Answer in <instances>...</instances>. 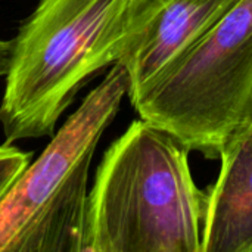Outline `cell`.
Segmentation results:
<instances>
[{"mask_svg": "<svg viewBox=\"0 0 252 252\" xmlns=\"http://www.w3.org/2000/svg\"><path fill=\"white\" fill-rule=\"evenodd\" d=\"M151 0H38L12 38L0 103L4 142L52 137L78 92L120 62Z\"/></svg>", "mask_w": 252, "mask_h": 252, "instance_id": "obj_1", "label": "cell"}, {"mask_svg": "<svg viewBox=\"0 0 252 252\" xmlns=\"http://www.w3.org/2000/svg\"><path fill=\"white\" fill-rule=\"evenodd\" d=\"M189 152L171 133L133 121L96 170L83 252H202L207 193Z\"/></svg>", "mask_w": 252, "mask_h": 252, "instance_id": "obj_2", "label": "cell"}, {"mask_svg": "<svg viewBox=\"0 0 252 252\" xmlns=\"http://www.w3.org/2000/svg\"><path fill=\"white\" fill-rule=\"evenodd\" d=\"M127 90L117 62L12 183L0 199V252H83L90 164Z\"/></svg>", "mask_w": 252, "mask_h": 252, "instance_id": "obj_3", "label": "cell"}, {"mask_svg": "<svg viewBox=\"0 0 252 252\" xmlns=\"http://www.w3.org/2000/svg\"><path fill=\"white\" fill-rule=\"evenodd\" d=\"M130 102L189 151L220 157L252 124V0H239Z\"/></svg>", "mask_w": 252, "mask_h": 252, "instance_id": "obj_4", "label": "cell"}, {"mask_svg": "<svg viewBox=\"0 0 252 252\" xmlns=\"http://www.w3.org/2000/svg\"><path fill=\"white\" fill-rule=\"evenodd\" d=\"M239 0H151L130 47L120 59L128 99L205 35Z\"/></svg>", "mask_w": 252, "mask_h": 252, "instance_id": "obj_5", "label": "cell"}, {"mask_svg": "<svg viewBox=\"0 0 252 252\" xmlns=\"http://www.w3.org/2000/svg\"><path fill=\"white\" fill-rule=\"evenodd\" d=\"M220 159L219 179L205 196L202 252H252V124Z\"/></svg>", "mask_w": 252, "mask_h": 252, "instance_id": "obj_6", "label": "cell"}, {"mask_svg": "<svg viewBox=\"0 0 252 252\" xmlns=\"http://www.w3.org/2000/svg\"><path fill=\"white\" fill-rule=\"evenodd\" d=\"M32 154L22 151L13 143L4 142L0 146V199L4 196L12 183L31 162Z\"/></svg>", "mask_w": 252, "mask_h": 252, "instance_id": "obj_7", "label": "cell"}, {"mask_svg": "<svg viewBox=\"0 0 252 252\" xmlns=\"http://www.w3.org/2000/svg\"><path fill=\"white\" fill-rule=\"evenodd\" d=\"M12 59V40H0V78L6 77Z\"/></svg>", "mask_w": 252, "mask_h": 252, "instance_id": "obj_8", "label": "cell"}]
</instances>
